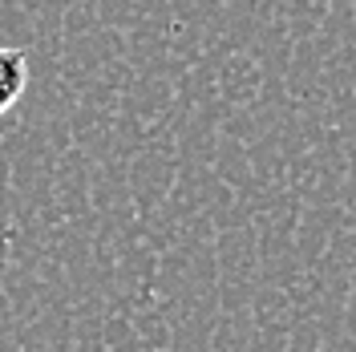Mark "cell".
<instances>
[{
    "label": "cell",
    "instance_id": "1",
    "mask_svg": "<svg viewBox=\"0 0 356 352\" xmlns=\"http://www.w3.org/2000/svg\"><path fill=\"white\" fill-rule=\"evenodd\" d=\"M24 86H29V57H24V49L0 45V113H8L21 102Z\"/></svg>",
    "mask_w": 356,
    "mask_h": 352
}]
</instances>
